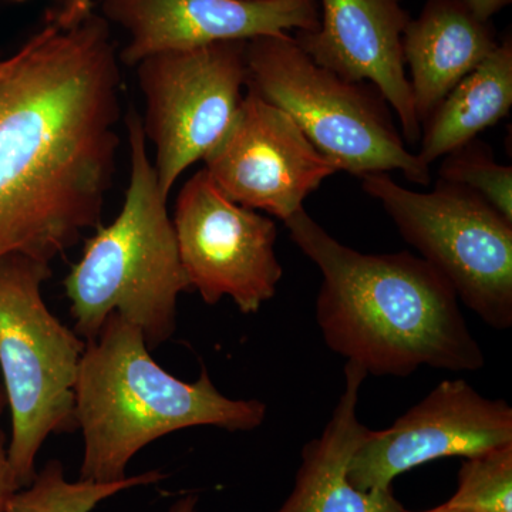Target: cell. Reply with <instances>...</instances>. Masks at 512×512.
I'll use <instances>...</instances> for the list:
<instances>
[{"label": "cell", "mask_w": 512, "mask_h": 512, "mask_svg": "<svg viewBox=\"0 0 512 512\" xmlns=\"http://www.w3.org/2000/svg\"><path fill=\"white\" fill-rule=\"evenodd\" d=\"M247 2H264V0H247Z\"/></svg>", "instance_id": "26"}, {"label": "cell", "mask_w": 512, "mask_h": 512, "mask_svg": "<svg viewBox=\"0 0 512 512\" xmlns=\"http://www.w3.org/2000/svg\"><path fill=\"white\" fill-rule=\"evenodd\" d=\"M46 262L22 254L0 258V370L12 416L8 458L19 488L36 476L47 437L77 430L76 384L86 340L47 308Z\"/></svg>", "instance_id": "6"}, {"label": "cell", "mask_w": 512, "mask_h": 512, "mask_svg": "<svg viewBox=\"0 0 512 512\" xmlns=\"http://www.w3.org/2000/svg\"><path fill=\"white\" fill-rule=\"evenodd\" d=\"M248 89L285 111L339 171H400L430 184V165L404 143L386 100L369 83H352L313 62L291 33L247 40Z\"/></svg>", "instance_id": "5"}, {"label": "cell", "mask_w": 512, "mask_h": 512, "mask_svg": "<svg viewBox=\"0 0 512 512\" xmlns=\"http://www.w3.org/2000/svg\"><path fill=\"white\" fill-rule=\"evenodd\" d=\"M446 504L466 512H512V443L467 457Z\"/></svg>", "instance_id": "18"}, {"label": "cell", "mask_w": 512, "mask_h": 512, "mask_svg": "<svg viewBox=\"0 0 512 512\" xmlns=\"http://www.w3.org/2000/svg\"><path fill=\"white\" fill-rule=\"evenodd\" d=\"M204 163L228 200L284 222L339 173L285 111L248 87L234 123Z\"/></svg>", "instance_id": "10"}, {"label": "cell", "mask_w": 512, "mask_h": 512, "mask_svg": "<svg viewBox=\"0 0 512 512\" xmlns=\"http://www.w3.org/2000/svg\"><path fill=\"white\" fill-rule=\"evenodd\" d=\"M439 180L474 192L512 221V167L498 163L484 141L476 138L441 158Z\"/></svg>", "instance_id": "19"}, {"label": "cell", "mask_w": 512, "mask_h": 512, "mask_svg": "<svg viewBox=\"0 0 512 512\" xmlns=\"http://www.w3.org/2000/svg\"><path fill=\"white\" fill-rule=\"evenodd\" d=\"M134 67L146 99L144 134L156 147L158 184L168 197L234 123L247 92V42L165 50Z\"/></svg>", "instance_id": "8"}, {"label": "cell", "mask_w": 512, "mask_h": 512, "mask_svg": "<svg viewBox=\"0 0 512 512\" xmlns=\"http://www.w3.org/2000/svg\"><path fill=\"white\" fill-rule=\"evenodd\" d=\"M319 26L296 32L313 62L352 83H369L392 107L404 143L414 146L421 124L403 59V33L412 19L400 0H318Z\"/></svg>", "instance_id": "13"}, {"label": "cell", "mask_w": 512, "mask_h": 512, "mask_svg": "<svg viewBox=\"0 0 512 512\" xmlns=\"http://www.w3.org/2000/svg\"><path fill=\"white\" fill-rule=\"evenodd\" d=\"M101 16L126 30L119 59L134 67L165 50L318 29V0H103Z\"/></svg>", "instance_id": "12"}, {"label": "cell", "mask_w": 512, "mask_h": 512, "mask_svg": "<svg viewBox=\"0 0 512 512\" xmlns=\"http://www.w3.org/2000/svg\"><path fill=\"white\" fill-rule=\"evenodd\" d=\"M198 497L195 494H188L175 501L170 512H195L197 511Z\"/></svg>", "instance_id": "23"}, {"label": "cell", "mask_w": 512, "mask_h": 512, "mask_svg": "<svg viewBox=\"0 0 512 512\" xmlns=\"http://www.w3.org/2000/svg\"><path fill=\"white\" fill-rule=\"evenodd\" d=\"M121 72L110 23L52 16L0 57V258L50 264L99 228L120 137Z\"/></svg>", "instance_id": "1"}, {"label": "cell", "mask_w": 512, "mask_h": 512, "mask_svg": "<svg viewBox=\"0 0 512 512\" xmlns=\"http://www.w3.org/2000/svg\"><path fill=\"white\" fill-rule=\"evenodd\" d=\"M284 224L322 275L316 322L336 355L376 377H409L423 366L483 369V349L456 291L421 256L362 254L333 238L305 208Z\"/></svg>", "instance_id": "2"}, {"label": "cell", "mask_w": 512, "mask_h": 512, "mask_svg": "<svg viewBox=\"0 0 512 512\" xmlns=\"http://www.w3.org/2000/svg\"><path fill=\"white\" fill-rule=\"evenodd\" d=\"M478 19L491 22L497 13L511 5L512 0H460Z\"/></svg>", "instance_id": "22"}, {"label": "cell", "mask_w": 512, "mask_h": 512, "mask_svg": "<svg viewBox=\"0 0 512 512\" xmlns=\"http://www.w3.org/2000/svg\"><path fill=\"white\" fill-rule=\"evenodd\" d=\"M126 127L131 170L123 208L86 242L82 258L64 279V291L73 330L86 342L96 339L111 313H117L143 332L153 350L174 335L178 296L191 286L136 110L127 113Z\"/></svg>", "instance_id": "4"}, {"label": "cell", "mask_w": 512, "mask_h": 512, "mask_svg": "<svg viewBox=\"0 0 512 512\" xmlns=\"http://www.w3.org/2000/svg\"><path fill=\"white\" fill-rule=\"evenodd\" d=\"M16 2H22V0H16Z\"/></svg>", "instance_id": "27"}, {"label": "cell", "mask_w": 512, "mask_h": 512, "mask_svg": "<svg viewBox=\"0 0 512 512\" xmlns=\"http://www.w3.org/2000/svg\"><path fill=\"white\" fill-rule=\"evenodd\" d=\"M360 180L404 241L450 282L458 301L491 328H511L512 221L474 192L446 181L417 192L387 173Z\"/></svg>", "instance_id": "7"}, {"label": "cell", "mask_w": 512, "mask_h": 512, "mask_svg": "<svg viewBox=\"0 0 512 512\" xmlns=\"http://www.w3.org/2000/svg\"><path fill=\"white\" fill-rule=\"evenodd\" d=\"M511 106L512 40L508 36L421 124L417 156L427 165L436 163L505 119Z\"/></svg>", "instance_id": "16"}, {"label": "cell", "mask_w": 512, "mask_h": 512, "mask_svg": "<svg viewBox=\"0 0 512 512\" xmlns=\"http://www.w3.org/2000/svg\"><path fill=\"white\" fill-rule=\"evenodd\" d=\"M20 490L16 483L15 474L10 467L8 458V443L6 436L0 429V512H6L10 498Z\"/></svg>", "instance_id": "21"}, {"label": "cell", "mask_w": 512, "mask_h": 512, "mask_svg": "<svg viewBox=\"0 0 512 512\" xmlns=\"http://www.w3.org/2000/svg\"><path fill=\"white\" fill-rule=\"evenodd\" d=\"M511 443L510 404L481 396L466 380H444L389 429L367 430L348 478L357 490H390L394 478L430 461Z\"/></svg>", "instance_id": "11"}, {"label": "cell", "mask_w": 512, "mask_h": 512, "mask_svg": "<svg viewBox=\"0 0 512 512\" xmlns=\"http://www.w3.org/2000/svg\"><path fill=\"white\" fill-rule=\"evenodd\" d=\"M6 407H8V402H6L5 390H3V386L0 384V414L5 412Z\"/></svg>", "instance_id": "25"}, {"label": "cell", "mask_w": 512, "mask_h": 512, "mask_svg": "<svg viewBox=\"0 0 512 512\" xmlns=\"http://www.w3.org/2000/svg\"><path fill=\"white\" fill-rule=\"evenodd\" d=\"M93 13V0H62L60 8L49 15L62 28H73Z\"/></svg>", "instance_id": "20"}, {"label": "cell", "mask_w": 512, "mask_h": 512, "mask_svg": "<svg viewBox=\"0 0 512 512\" xmlns=\"http://www.w3.org/2000/svg\"><path fill=\"white\" fill-rule=\"evenodd\" d=\"M173 224L185 275L207 305L231 298L251 315L274 298L284 276L275 221L228 200L205 168L181 188Z\"/></svg>", "instance_id": "9"}, {"label": "cell", "mask_w": 512, "mask_h": 512, "mask_svg": "<svg viewBox=\"0 0 512 512\" xmlns=\"http://www.w3.org/2000/svg\"><path fill=\"white\" fill-rule=\"evenodd\" d=\"M164 478L161 471L151 470L114 483H94L80 478L70 483L64 476L63 464L59 460H50L36 473L28 487L13 494L6 512H92L101 501L121 491L138 485L157 484Z\"/></svg>", "instance_id": "17"}, {"label": "cell", "mask_w": 512, "mask_h": 512, "mask_svg": "<svg viewBox=\"0 0 512 512\" xmlns=\"http://www.w3.org/2000/svg\"><path fill=\"white\" fill-rule=\"evenodd\" d=\"M500 45L491 22L460 0H426L403 33V59L420 124Z\"/></svg>", "instance_id": "14"}, {"label": "cell", "mask_w": 512, "mask_h": 512, "mask_svg": "<svg viewBox=\"0 0 512 512\" xmlns=\"http://www.w3.org/2000/svg\"><path fill=\"white\" fill-rule=\"evenodd\" d=\"M367 377L362 367L346 362L345 389L332 417L318 439L302 450L301 467L288 500L275 512H397L402 504L392 488L357 490L350 484V460L366 436L367 427L357 417L360 387Z\"/></svg>", "instance_id": "15"}, {"label": "cell", "mask_w": 512, "mask_h": 512, "mask_svg": "<svg viewBox=\"0 0 512 512\" xmlns=\"http://www.w3.org/2000/svg\"><path fill=\"white\" fill-rule=\"evenodd\" d=\"M397 512H466V511L457 510V508L450 507V505H447L446 503H444L443 505H439V507L431 508V510H427V511H409V510H404V508H402V510H399Z\"/></svg>", "instance_id": "24"}, {"label": "cell", "mask_w": 512, "mask_h": 512, "mask_svg": "<svg viewBox=\"0 0 512 512\" xmlns=\"http://www.w3.org/2000/svg\"><path fill=\"white\" fill-rule=\"evenodd\" d=\"M266 412L261 400L220 393L205 366L194 383L165 372L143 332L111 313L80 360L74 406L84 441L80 480H124L131 458L167 434L200 426L252 431Z\"/></svg>", "instance_id": "3"}]
</instances>
